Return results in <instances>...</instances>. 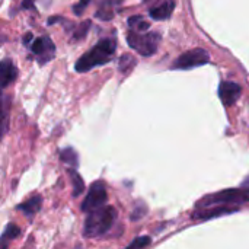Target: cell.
Returning a JSON list of instances; mask_svg holds the SVG:
<instances>
[{
  "label": "cell",
  "instance_id": "6da1fadb",
  "mask_svg": "<svg viewBox=\"0 0 249 249\" xmlns=\"http://www.w3.org/2000/svg\"><path fill=\"white\" fill-rule=\"evenodd\" d=\"M117 50V42L112 38H105L101 39L95 47H92L86 54H83L77 61H76V71L79 73H86L92 70L93 67L104 66L107 64L115 54Z\"/></svg>",
  "mask_w": 249,
  "mask_h": 249
},
{
  "label": "cell",
  "instance_id": "7a4b0ae2",
  "mask_svg": "<svg viewBox=\"0 0 249 249\" xmlns=\"http://www.w3.org/2000/svg\"><path fill=\"white\" fill-rule=\"evenodd\" d=\"M117 217V212L111 206H102L88 213L83 233L86 238H102L109 232Z\"/></svg>",
  "mask_w": 249,
  "mask_h": 249
},
{
  "label": "cell",
  "instance_id": "3957f363",
  "mask_svg": "<svg viewBox=\"0 0 249 249\" xmlns=\"http://www.w3.org/2000/svg\"><path fill=\"white\" fill-rule=\"evenodd\" d=\"M159 41H160V35L156 32H136V31H130L127 35V42L128 45L136 50L140 55L149 57L153 55L158 51L159 47Z\"/></svg>",
  "mask_w": 249,
  "mask_h": 249
},
{
  "label": "cell",
  "instance_id": "277c9868",
  "mask_svg": "<svg viewBox=\"0 0 249 249\" xmlns=\"http://www.w3.org/2000/svg\"><path fill=\"white\" fill-rule=\"evenodd\" d=\"M249 198L248 193L241 191V190H225L220 191L219 194L209 196L203 198L198 204V207H210L216 204H235V203H245Z\"/></svg>",
  "mask_w": 249,
  "mask_h": 249
},
{
  "label": "cell",
  "instance_id": "5b68a950",
  "mask_svg": "<svg viewBox=\"0 0 249 249\" xmlns=\"http://www.w3.org/2000/svg\"><path fill=\"white\" fill-rule=\"evenodd\" d=\"M210 61V55L206 50L203 48H196L191 51H187L184 54H181L175 63L172 64V69H181V70H188V69H194V67H200L204 66Z\"/></svg>",
  "mask_w": 249,
  "mask_h": 249
},
{
  "label": "cell",
  "instance_id": "8992f818",
  "mask_svg": "<svg viewBox=\"0 0 249 249\" xmlns=\"http://www.w3.org/2000/svg\"><path fill=\"white\" fill-rule=\"evenodd\" d=\"M108 200V193H107V187L102 181H96L90 185L88 196L82 204V212L89 213L92 210H96L102 206H105Z\"/></svg>",
  "mask_w": 249,
  "mask_h": 249
},
{
  "label": "cell",
  "instance_id": "52a82bcc",
  "mask_svg": "<svg viewBox=\"0 0 249 249\" xmlns=\"http://www.w3.org/2000/svg\"><path fill=\"white\" fill-rule=\"evenodd\" d=\"M32 53L38 57V61L41 64L48 63L55 55V45L48 36H39L34 39L32 44Z\"/></svg>",
  "mask_w": 249,
  "mask_h": 249
},
{
  "label": "cell",
  "instance_id": "ba28073f",
  "mask_svg": "<svg viewBox=\"0 0 249 249\" xmlns=\"http://www.w3.org/2000/svg\"><path fill=\"white\" fill-rule=\"evenodd\" d=\"M241 92H242V88L235 82H222L220 88H219V96H220L223 105H226V107L233 105L239 99Z\"/></svg>",
  "mask_w": 249,
  "mask_h": 249
},
{
  "label": "cell",
  "instance_id": "9c48e42d",
  "mask_svg": "<svg viewBox=\"0 0 249 249\" xmlns=\"http://www.w3.org/2000/svg\"><path fill=\"white\" fill-rule=\"evenodd\" d=\"M18 77V69L10 58H4L0 61V89L7 88Z\"/></svg>",
  "mask_w": 249,
  "mask_h": 249
},
{
  "label": "cell",
  "instance_id": "30bf717a",
  "mask_svg": "<svg viewBox=\"0 0 249 249\" xmlns=\"http://www.w3.org/2000/svg\"><path fill=\"white\" fill-rule=\"evenodd\" d=\"M174 9H175V1L174 0H166L162 4H159L156 7H152L149 10V15L156 20H163V19H168L172 15Z\"/></svg>",
  "mask_w": 249,
  "mask_h": 249
},
{
  "label": "cell",
  "instance_id": "8fae6325",
  "mask_svg": "<svg viewBox=\"0 0 249 249\" xmlns=\"http://www.w3.org/2000/svg\"><path fill=\"white\" fill-rule=\"evenodd\" d=\"M41 204H42V198H41V196H34V197H31L28 201H25V203L19 204L16 209H18V210H20V212H23V214H25V216L32 217L34 214H36V213L39 212Z\"/></svg>",
  "mask_w": 249,
  "mask_h": 249
},
{
  "label": "cell",
  "instance_id": "7c38bea8",
  "mask_svg": "<svg viewBox=\"0 0 249 249\" xmlns=\"http://www.w3.org/2000/svg\"><path fill=\"white\" fill-rule=\"evenodd\" d=\"M9 125V99L0 92V140L4 137Z\"/></svg>",
  "mask_w": 249,
  "mask_h": 249
},
{
  "label": "cell",
  "instance_id": "4fadbf2b",
  "mask_svg": "<svg viewBox=\"0 0 249 249\" xmlns=\"http://www.w3.org/2000/svg\"><path fill=\"white\" fill-rule=\"evenodd\" d=\"M60 159L61 162L67 163L70 168H79V156L73 147H66L60 152Z\"/></svg>",
  "mask_w": 249,
  "mask_h": 249
},
{
  "label": "cell",
  "instance_id": "5bb4252c",
  "mask_svg": "<svg viewBox=\"0 0 249 249\" xmlns=\"http://www.w3.org/2000/svg\"><path fill=\"white\" fill-rule=\"evenodd\" d=\"M19 235H20V229H19L16 225L9 223V225L6 226V229H4L1 238H0V247H1V248H6V247H7V241L16 239Z\"/></svg>",
  "mask_w": 249,
  "mask_h": 249
},
{
  "label": "cell",
  "instance_id": "9a60e30c",
  "mask_svg": "<svg viewBox=\"0 0 249 249\" xmlns=\"http://www.w3.org/2000/svg\"><path fill=\"white\" fill-rule=\"evenodd\" d=\"M69 175H70L71 184H73V197H79L85 191V182L74 168L69 169Z\"/></svg>",
  "mask_w": 249,
  "mask_h": 249
},
{
  "label": "cell",
  "instance_id": "2e32d148",
  "mask_svg": "<svg viewBox=\"0 0 249 249\" xmlns=\"http://www.w3.org/2000/svg\"><path fill=\"white\" fill-rule=\"evenodd\" d=\"M128 26H130L131 31H136V32H144V31H147L150 28L149 22L143 16H139V15L131 16L128 19Z\"/></svg>",
  "mask_w": 249,
  "mask_h": 249
},
{
  "label": "cell",
  "instance_id": "e0dca14e",
  "mask_svg": "<svg viewBox=\"0 0 249 249\" xmlns=\"http://www.w3.org/2000/svg\"><path fill=\"white\" fill-rule=\"evenodd\" d=\"M115 12H114V4L112 1H105L101 4V7L96 12V18L101 20H111L114 18Z\"/></svg>",
  "mask_w": 249,
  "mask_h": 249
},
{
  "label": "cell",
  "instance_id": "ac0fdd59",
  "mask_svg": "<svg viewBox=\"0 0 249 249\" xmlns=\"http://www.w3.org/2000/svg\"><path fill=\"white\" fill-rule=\"evenodd\" d=\"M236 210H238L236 207H233V209H231V207H220V209H213V210H210V212L198 213V214H196L194 217H196V219H212V217L222 216V214H225V213H232V212H236Z\"/></svg>",
  "mask_w": 249,
  "mask_h": 249
},
{
  "label": "cell",
  "instance_id": "d6986e66",
  "mask_svg": "<svg viewBox=\"0 0 249 249\" xmlns=\"http://www.w3.org/2000/svg\"><path fill=\"white\" fill-rule=\"evenodd\" d=\"M134 66H136V60L130 54H124L118 61V69L123 73H130Z\"/></svg>",
  "mask_w": 249,
  "mask_h": 249
},
{
  "label": "cell",
  "instance_id": "ffe728a7",
  "mask_svg": "<svg viewBox=\"0 0 249 249\" xmlns=\"http://www.w3.org/2000/svg\"><path fill=\"white\" fill-rule=\"evenodd\" d=\"M147 245H150V238H147V236H140V238H136V239L128 245V248H144V247H147Z\"/></svg>",
  "mask_w": 249,
  "mask_h": 249
},
{
  "label": "cell",
  "instance_id": "44dd1931",
  "mask_svg": "<svg viewBox=\"0 0 249 249\" xmlns=\"http://www.w3.org/2000/svg\"><path fill=\"white\" fill-rule=\"evenodd\" d=\"M89 28H90V22H89V20L83 22V25H80V26H79V29H77V31L74 32L73 38H74V39H80V38H85V35L88 34Z\"/></svg>",
  "mask_w": 249,
  "mask_h": 249
},
{
  "label": "cell",
  "instance_id": "7402d4cb",
  "mask_svg": "<svg viewBox=\"0 0 249 249\" xmlns=\"http://www.w3.org/2000/svg\"><path fill=\"white\" fill-rule=\"evenodd\" d=\"M89 3H90V0H79V1H77V4H74V6H73V12H74V15L82 16V13L86 10V7L89 6Z\"/></svg>",
  "mask_w": 249,
  "mask_h": 249
},
{
  "label": "cell",
  "instance_id": "603a6c76",
  "mask_svg": "<svg viewBox=\"0 0 249 249\" xmlns=\"http://www.w3.org/2000/svg\"><path fill=\"white\" fill-rule=\"evenodd\" d=\"M34 1L35 0H23L22 1V9H34Z\"/></svg>",
  "mask_w": 249,
  "mask_h": 249
},
{
  "label": "cell",
  "instance_id": "cb8c5ba5",
  "mask_svg": "<svg viewBox=\"0 0 249 249\" xmlns=\"http://www.w3.org/2000/svg\"><path fill=\"white\" fill-rule=\"evenodd\" d=\"M60 20H61V18H60V16H53V18H50L48 23H50V25H53L54 22H60Z\"/></svg>",
  "mask_w": 249,
  "mask_h": 249
},
{
  "label": "cell",
  "instance_id": "d4e9b609",
  "mask_svg": "<svg viewBox=\"0 0 249 249\" xmlns=\"http://www.w3.org/2000/svg\"><path fill=\"white\" fill-rule=\"evenodd\" d=\"M31 38H32V34H31V32H28V34L25 35V38H23V42H25V44H28V42L31 41Z\"/></svg>",
  "mask_w": 249,
  "mask_h": 249
}]
</instances>
